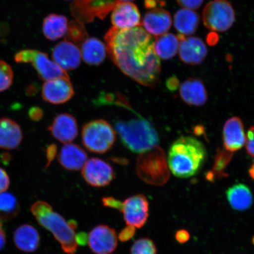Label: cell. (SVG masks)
<instances>
[{"instance_id":"obj_1","label":"cell","mask_w":254,"mask_h":254,"mask_svg":"<svg viewBox=\"0 0 254 254\" xmlns=\"http://www.w3.org/2000/svg\"><path fill=\"white\" fill-rule=\"evenodd\" d=\"M111 59L124 74L145 87L154 88L161 73V63L154 41L141 26L128 30L111 28L105 36Z\"/></svg>"},{"instance_id":"obj_2","label":"cell","mask_w":254,"mask_h":254,"mask_svg":"<svg viewBox=\"0 0 254 254\" xmlns=\"http://www.w3.org/2000/svg\"><path fill=\"white\" fill-rule=\"evenodd\" d=\"M204 144L195 138L183 136L171 145L168 155V164L174 176L187 179L195 176L206 160Z\"/></svg>"},{"instance_id":"obj_3","label":"cell","mask_w":254,"mask_h":254,"mask_svg":"<svg viewBox=\"0 0 254 254\" xmlns=\"http://www.w3.org/2000/svg\"><path fill=\"white\" fill-rule=\"evenodd\" d=\"M31 211L38 223L53 235L64 253H77L79 245L75 233V222L66 221L62 215L53 210L52 205L44 201L34 202L31 206Z\"/></svg>"},{"instance_id":"obj_4","label":"cell","mask_w":254,"mask_h":254,"mask_svg":"<svg viewBox=\"0 0 254 254\" xmlns=\"http://www.w3.org/2000/svg\"><path fill=\"white\" fill-rule=\"evenodd\" d=\"M115 127L123 144L135 153H142L157 147L160 141L154 126L140 116L135 119L119 121Z\"/></svg>"},{"instance_id":"obj_5","label":"cell","mask_w":254,"mask_h":254,"mask_svg":"<svg viewBox=\"0 0 254 254\" xmlns=\"http://www.w3.org/2000/svg\"><path fill=\"white\" fill-rule=\"evenodd\" d=\"M136 167L138 177L150 185L163 186L169 179L170 169L166 154L158 146L142 152L138 157Z\"/></svg>"},{"instance_id":"obj_6","label":"cell","mask_w":254,"mask_h":254,"mask_svg":"<svg viewBox=\"0 0 254 254\" xmlns=\"http://www.w3.org/2000/svg\"><path fill=\"white\" fill-rule=\"evenodd\" d=\"M81 135L85 147L97 154L109 151L116 140L115 130L107 121L101 119L85 124Z\"/></svg>"},{"instance_id":"obj_7","label":"cell","mask_w":254,"mask_h":254,"mask_svg":"<svg viewBox=\"0 0 254 254\" xmlns=\"http://www.w3.org/2000/svg\"><path fill=\"white\" fill-rule=\"evenodd\" d=\"M202 17L204 25L208 30L225 32L233 26L236 13L227 0H212L204 7Z\"/></svg>"},{"instance_id":"obj_8","label":"cell","mask_w":254,"mask_h":254,"mask_svg":"<svg viewBox=\"0 0 254 254\" xmlns=\"http://www.w3.org/2000/svg\"><path fill=\"white\" fill-rule=\"evenodd\" d=\"M117 0H75L71 12L76 21L83 24L95 18L103 19L118 4Z\"/></svg>"},{"instance_id":"obj_9","label":"cell","mask_w":254,"mask_h":254,"mask_svg":"<svg viewBox=\"0 0 254 254\" xmlns=\"http://www.w3.org/2000/svg\"><path fill=\"white\" fill-rule=\"evenodd\" d=\"M119 211L127 225L135 228L144 227L149 217V202L143 194L134 195L122 202Z\"/></svg>"},{"instance_id":"obj_10","label":"cell","mask_w":254,"mask_h":254,"mask_svg":"<svg viewBox=\"0 0 254 254\" xmlns=\"http://www.w3.org/2000/svg\"><path fill=\"white\" fill-rule=\"evenodd\" d=\"M119 237L115 230L109 225H98L89 233L87 243L95 254H111L118 246Z\"/></svg>"},{"instance_id":"obj_11","label":"cell","mask_w":254,"mask_h":254,"mask_svg":"<svg viewBox=\"0 0 254 254\" xmlns=\"http://www.w3.org/2000/svg\"><path fill=\"white\" fill-rule=\"evenodd\" d=\"M82 176L88 185L97 188L109 186L115 177L113 167L97 158L86 162L82 168Z\"/></svg>"},{"instance_id":"obj_12","label":"cell","mask_w":254,"mask_h":254,"mask_svg":"<svg viewBox=\"0 0 254 254\" xmlns=\"http://www.w3.org/2000/svg\"><path fill=\"white\" fill-rule=\"evenodd\" d=\"M178 37L180 40L179 56L184 63L195 65L204 61L208 54L204 41L198 37H187L180 34Z\"/></svg>"},{"instance_id":"obj_13","label":"cell","mask_w":254,"mask_h":254,"mask_svg":"<svg viewBox=\"0 0 254 254\" xmlns=\"http://www.w3.org/2000/svg\"><path fill=\"white\" fill-rule=\"evenodd\" d=\"M74 95V88L69 78H57L47 81L42 88L43 99L51 104L65 103Z\"/></svg>"},{"instance_id":"obj_14","label":"cell","mask_w":254,"mask_h":254,"mask_svg":"<svg viewBox=\"0 0 254 254\" xmlns=\"http://www.w3.org/2000/svg\"><path fill=\"white\" fill-rule=\"evenodd\" d=\"M111 21L117 29H131L141 25V15L137 7L131 2H121L113 9Z\"/></svg>"},{"instance_id":"obj_15","label":"cell","mask_w":254,"mask_h":254,"mask_svg":"<svg viewBox=\"0 0 254 254\" xmlns=\"http://www.w3.org/2000/svg\"><path fill=\"white\" fill-rule=\"evenodd\" d=\"M224 147L232 152L241 150L246 144V135L242 120L233 117L224 124L222 131Z\"/></svg>"},{"instance_id":"obj_16","label":"cell","mask_w":254,"mask_h":254,"mask_svg":"<svg viewBox=\"0 0 254 254\" xmlns=\"http://www.w3.org/2000/svg\"><path fill=\"white\" fill-rule=\"evenodd\" d=\"M81 58V51L67 40L59 43L53 50L54 62L64 71L77 68L80 64Z\"/></svg>"},{"instance_id":"obj_17","label":"cell","mask_w":254,"mask_h":254,"mask_svg":"<svg viewBox=\"0 0 254 254\" xmlns=\"http://www.w3.org/2000/svg\"><path fill=\"white\" fill-rule=\"evenodd\" d=\"M49 129L54 137L64 144H68L74 140L78 133L77 121L68 113L57 116Z\"/></svg>"},{"instance_id":"obj_18","label":"cell","mask_w":254,"mask_h":254,"mask_svg":"<svg viewBox=\"0 0 254 254\" xmlns=\"http://www.w3.org/2000/svg\"><path fill=\"white\" fill-rule=\"evenodd\" d=\"M142 24L149 34L159 37L170 30L172 18L170 12L166 9L156 8L145 14Z\"/></svg>"},{"instance_id":"obj_19","label":"cell","mask_w":254,"mask_h":254,"mask_svg":"<svg viewBox=\"0 0 254 254\" xmlns=\"http://www.w3.org/2000/svg\"><path fill=\"white\" fill-rule=\"evenodd\" d=\"M180 95L184 103L191 106H204L208 99L204 82L195 78H190L181 84Z\"/></svg>"},{"instance_id":"obj_20","label":"cell","mask_w":254,"mask_h":254,"mask_svg":"<svg viewBox=\"0 0 254 254\" xmlns=\"http://www.w3.org/2000/svg\"><path fill=\"white\" fill-rule=\"evenodd\" d=\"M43 80L50 81L62 78H69L67 73L49 59L46 53L36 50L31 63Z\"/></svg>"},{"instance_id":"obj_21","label":"cell","mask_w":254,"mask_h":254,"mask_svg":"<svg viewBox=\"0 0 254 254\" xmlns=\"http://www.w3.org/2000/svg\"><path fill=\"white\" fill-rule=\"evenodd\" d=\"M23 135L20 126L14 120L0 119V148L14 150L23 140Z\"/></svg>"},{"instance_id":"obj_22","label":"cell","mask_w":254,"mask_h":254,"mask_svg":"<svg viewBox=\"0 0 254 254\" xmlns=\"http://www.w3.org/2000/svg\"><path fill=\"white\" fill-rule=\"evenodd\" d=\"M59 161L60 164L70 171L81 170L87 161V155L78 145L66 144L62 148L59 155Z\"/></svg>"},{"instance_id":"obj_23","label":"cell","mask_w":254,"mask_h":254,"mask_svg":"<svg viewBox=\"0 0 254 254\" xmlns=\"http://www.w3.org/2000/svg\"><path fill=\"white\" fill-rule=\"evenodd\" d=\"M14 242L17 249L22 252L33 253L40 246V234L31 225H22L14 232Z\"/></svg>"},{"instance_id":"obj_24","label":"cell","mask_w":254,"mask_h":254,"mask_svg":"<svg viewBox=\"0 0 254 254\" xmlns=\"http://www.w3.org/2000/svg\"><path fill=\"white\" fill-rule=\"evenodd\" d=\"M227 198L231 207L237 211L249 209L253 204V195L249 187L237 184L227 190Z\"/></svg>"},{"instance_id":"obj_25","label":"cell","mask_w":254,"mask_h":254,"mask_svg":"<svg viewBox=\"0 0 254 254\" xmlns=\"http://www.w3.org/2000/svg\"><path fill=\"white\" fill-rule=\"evenodd\" d=\"M199 24V15L192 9L183 8L174 15V27L182 36L186 37L194 33Z\"/></svg>"},{"instance_id":"obj_26","label":"cell","mask_w":254,"mask_h":254,"mask_svg":"<svg viewBox=\"0 0 254 254\" xmlns=\"http://www.w3.org/2000/svg\"><path fill=\"white\" fill-rule=\"evenodd\" d=\"M106 46L95 38L87 39L82 44L81 57L88 64H100L106 59Z\"/></svg>"},{"instance_id":"obj_27","label":"cell","mask_w":254,"mask_h":254,"mask_svg":"<svg viewBox=\"0 0 254 254\" xmlns=\"http://www.w3.org/2000/svg\"><path fill=\"white\" fill-rule=\"evenodd\" d=\"M68 24L64 16L50 14L44 19L43 31L47 39L55 41L67 34Z\"/></svg>"},{"instance_id":"obj_28","label":"cell","mask_w":254,"mask_h":254,"mask_svg":"<svg viewBox=\"0 0 254 254\" xmlns=\"http://www.w3.org/2000/svg\"><path fill=\"white\" fill-rule=\"evenodd\" d=\"M179 37L172 33H166L157 37L154 41V52L163 60H170L176 56L179 52Z\"/></svg>"},{"instance_id":"obj_29","label":"cell","mask_w":254,"mask_h":254,"mask_svg":"<svg viewBox=\"0 0 254 254\" xmlns=\"http://www.w3.org/2000/svg\"><path fill=\"white\" fill-rule=\"evenodd\" d=\"M233 156V152L225 150V148L218 149L215 157L214 166L212 170L206 175V179L209 182H214L216 179L227 177L228 174L225 171Z\"/></svg>"},{"instance_id":"obj_30","label":"cell","mask_w":254,"mask_h":254,"mask_svg":"<svg viewBox=\"0 0 254 254\" xmlns=\"http://www.w3.org/2000/svg\"><path fill=\"white\" fill-rule=\"evenodd\" d=\"M20 204L11 193H0V221H10L20 212Z\"/></svg>"},{"instance_id":"obj_31","label":"cell","mask_w":254,"mask_h":254,"mask_svg":"<svg viewBox=\"0 0 254 254\" xmlns=\"http://www.w3.org/2000/svg\"><path fill=\"white\" fill-rule=\"evenodd\" d=\"M130 254H157V249L154 241L148 238H141L133 243Z\"/></svg>"},{"instance_id":"obj_32","label":"cell","mask_w":254,"mask_h":254,"mask_svg":"<svg viewBox=\"0 0 254 254\" xmlns=\"http://www.w3.org/2000/svg\"><path fill=\"white\" fill-rule=\"evenodd\" d=\"M14 72L11 66L0 60V93L8 90L13 81Z\"/></svg>"},{"instance_id":"obj_33","label":"cell","mask_w":254,"mask_h":254,"mask_svg":"<svg viewBox=\"0 0 254 254\" xmlns=\"http://www.w3.org/2000/svg\"><path fill=\"white\" fill-rule=\"evenodd\" d=\"M67 34L68 39L75 43L81 42L87 39V34L83 24L77 21H72L68 24Z\"/></svg>"},{"instance_id":"obj_34","label":"cell","mask_w":254,"mask_h":254,"mask_svg":"<svg viewBox=\"0 0 254 254\" xmlns=\"http://www.w3.org/2000/svg\"><path fill=\"white\" fill-rule=\"evenodd\" d=\"M36 50H23L15 54L14 60L17 63H31Z\"/></svg>"},{"instance_id":"obj_35","label":"cell","mask_w":254,"mask_h":254,"mask_svg":"<svg viewBox=\"0 0 254 254\" xmlns=\"http://www.w3.org/2000/svg\"><path fill=\"white\" fill-rule=\"evenodd\" d=\"M245 145L248 154L254 158V126L248 130Z\"/></svg>"},{"instance_id":"obj_36","label":"cell","mask_w":254,"mask_h":254,"mask_svg":"<svg viewBox=\"0 0 254 254\" xmlns=\"http://www.w3.org/2000/svg\"><path fill=\"white\" fill-rule=\"evenodd\" d=\"M204 0H177L184 8L196 9L201 7Z\"/></svg>"},{"instance_id":"obj_37","label":"cell","mask_w":254,"mask_h":254,"mask_svg":"<svg viewBox=\"0 0 254 254\" xmlns=\"http://www.w3.org/2000/svg\"><path fill=\"white\" fill-rule=\"evenodd\" d=\"M10 185V180L7 172L0 167V193L5 192Z\"/></svg>"},{"instance_id":"obj_38","label":"cell","mask_w":254,"mask_h":254,"mask_svg":"<svg viewBox=\"0 0 254 254\" xmlns=\"http://www.w3.org/2000/svg\"><path fill=\"white\" fill-rule=\"evenodd\" d=\"M135 230V228L127 225V227L120 232L118 236L119 240L123 241V242H126V241L131 240L134 236Z\"/></svg>"},{"instance_id":"obj_39","label":"cell","mask_w":254,"mask_h":254,"mask_svg":"<svg viewBox=\"0 0 254 254\" xmlns=\"http://www.w3.org/2000/svg\"><path fill=\"white\" fill-rule=\"evenodd\" d=\"M102 202L103 205L106 207L116 209L119 211L122 201L111 196H107V197L103 198Z\"/></svg>"},{"instance_id":"obj_40","label":"cell","mask_w":254,"mask_h":254,"mask_svg":"<svg viewBox=\"0 0 254 254\" xmlns=\"http://www.w3.org/2000/svg\"><path fill=\"white\" fill-rule=\"evenodd\" d=\"M43 111L40 108L37 107H34L31 108L28 111V116L30 119L34 122H39L40 120L43 119Z\"/></svg>"},{"instance_id":"obj_41","label":"cell","mask_w":254,"mask_h":254,"mask_svg":"<svg viewBox=\"0 0 254 254\" xmlns=\"http://www.w3.org/2000/svg\"><path fill=\"white\" fill-rule=\"evenodd\" d=\"M57 147L55 144H51L47 147L46 150L47 164L46 167L50 166L51 163L56 156Z\"/></svg>"},{"instance_id":"obj_42","label":"cell","mask_w":254,"mask_h":254,"mask_svg":"<svg viewBox=\"0 0 254 254\" xmlns=\"http://www.w3.org/2000/svg\"><path fill=\"white\" fill-rule=\"evenodd\" d=\"M190 238V235L188 231L185 230L178 231L176 234V239L181 244L188 242Z\"/></svg>"},{"instance_id":"obj_43","label":"cell","mask_w":254,"mask_h":254,"mask_svg":"<svg viewBox=\"0 0 254 254\" xmlns=\"http://www.w3.org/2000/svg\"><path fill=\"white\" fill-rule=\"evenodd\" d=\"M6 243L5 233L2 224L0 221V251L4 249Z\"/></svg>"},{"instance_id":"obj_44","label":"cell","mask_w":254,"mask_h":254,"mask_svg":"<svg viewBox=\"0 0 254 254\" xmlns=\"http://www.w3.org/2000/svg\"><path fill=\"white\" fill-rule=\"evenodd\" d=\"M167 86L171 91L176 90V89L179 86L178 79L175 77L170 78L167 82Z\"/></svg>"},{"instance_id":"obj_45","label":"cell","mask_w":254,"mask_h":254,"mask_svg":"<svg viewBox=\"0 0 254 254\" xmlns=\"http://www.w3.org/2000/svg\"><path fill=\"white\" fill-rule=\"evenodd\" d=\"M37 88L34 85H30L26 89V94L28 95H33L36 93Z\"/></svg>"},{"instance_id":"obj_46","label":"cell","mask_w":254,"mask_h":254,"mask_svg":"<svg viewBox=\"0 0 254 254\" xmlns=\"http://www.w3.org/2000/svg\"><path fill=\"white\" fill-rule=\"evenodd\" d=\"M156 4V2L155 0H146L145 5L148 8H153Z\"/></svg>"},{"instance_id":"obj_47","label":"cell","mask_w":254,"mask_h":254,"mask_svg":"<svg viewBox=\"0 0 254 254\" xmlns=\"http://www.w3.org/2000/svg\"><path fill=\"white\" fill-rule=\"evenodd\" d=\"M249 173L251 179L254 181V163L250 168Z\"/></svg>"},{"instance_id":"obj_48","label":"cell","mask_w":254,"mask_h":254,"mask_svg":"<svg viewBox=\"0 0 254 254\" xmlns=\"http://www.w3.org/2000/svg\"><path fill=\"white\" fill-rule=\"evenodd\" d=\"M119 2H131L132 1H134V0H117Z\"/></svg>"},{"instance_id":"obj_49","label":"cell","mask_w":254,"mask_h":254,"mask_svg":"<svg viewBox=\"0 0 254 254\" xmlns=\"http://www.w3.org/2000/svg\"><path fill=\"white\" fill-rule=\"evenodd\" d=\"M253 244H254V237L253 240Z\"/></svg>"},{"instance_id":"obj_50","label":"cell","mask_w":254,"mask_h":254,"mask_svg":"<svg viewBox=\"0 0 254 254\" xmlns=\"http://www.w3.org/2000/svg\"></svg>"}]
</instances>
